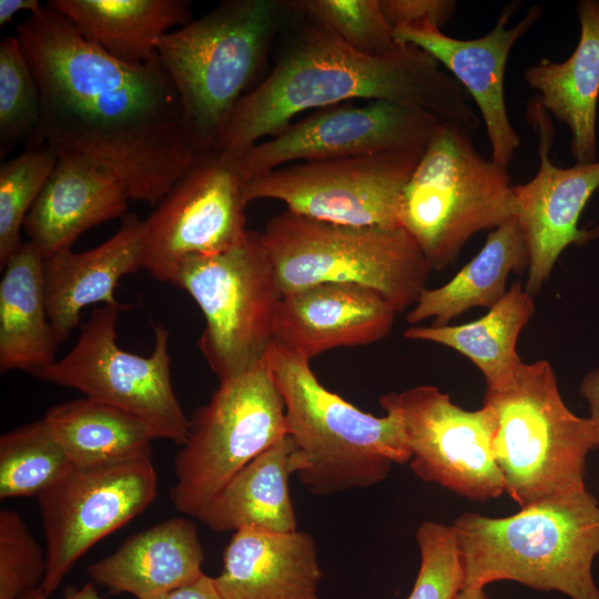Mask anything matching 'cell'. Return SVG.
<instances>
[{
    "mask_svg": "<svg viewBox=\"0 0 599 599\" xmlns=\"http://www.w3.org/2000/svg\"><path fill=\"white\" fill-rule=\"evenodd\" d=\"M224 599H318L322 570L314 538L303 531H234L213 577Z\"/></svg>",
    "mask_w": 599,
    "mask_h": 599,
    "instance_id": "21",
    "label": "cell"
},
{
    "mask_svg": "<svg viewBox=\"0 0 599 599\" xmlns=\"http://www.w3.org/2000/svg\"><path fill=\"white\" fill-rule=\"evenodd\" d=\"M595 3H596V6H597V8L599 10V0H595Z\"/></svg>",
    "mask_w": 599,
    "mask_h": 599,
    "instance_id": "43",
    "label": "cell"
},
{
    "mask_svg": "<svg viewBox=\"0 0 599 599\" xmlns=\"http://www.w3.org/2000/svg\"><path fill=\"white\" fill-rule=\"evenodd\" d=\"M72 464L151 455V429L138 417L84 397L51 406L44 417Z\"/></svg>",
    "mask_w": 599,
    "mask_h": 599,
    "instance_id": "30",
    "label": "cell"
},
{
    "mask_svg": "<svg viewBox=\"0 0 599 599\" xmlns=\"http://www.w3.org/2000/svg\"><path fill=\"white\" fill-rule=\"evenodd\" d=\"M296 16L298 27L274 68L240 100L213 148L244 151L282 132L303 111L354 100L417 108L470 131L478 129L480 120L468 93L423 49L400 43L387 55H366L324 26Z\"/></svg>",
    "mask_w": 599,
    "mask_h": 599,
    "instance_id": "2",
    "label": "cell"
},
{
    "mask_svg": "<svg viewBox=\"0 0 599 599\" xmlns=\"http://www.w3.org/2000/svg\"><path fill=\"white\" fill-rule=\"evenodd\" d=\"M264 361L295 445L296 476L314 496L369 488L412 454L398 416L377 417L328 390L309 361L272 343Z\"/></svg>",
    "mask_w": 599,
    "mask_h": 599,
    "instance_id": "5",
    "label": "cell"
},
{
    "mask_svg": "<svg viewBox=\"0 0 599 599\" xmlns=\"http://www.w3.org/2000/svg\"><path fill=\"white\" fill-rule=\"evenodd\" d=\"M425 149L283 165L248 180L244 201L277 200L332 224L399 227L400 195Z\"/></svg>",
    "mask_w": 599,
    "mask_h": 599,
    "instance_id": "14",
    "label": "cell"
},
{
    "mask_svg": "<svg viewBox=\"0 0 599 599\" xmlns=\"http://www.w3.org/2000/svg\"><path fill=\"white\" fill-rule=\"evenodd\" d=\"M484 403L496 415L505 493L521 508L586 489L592 427L564 403L549 362H522L508 383L486 389Z\"/></svg>",
    "mask_w": 599,
    "mask_h": 599,
    "instance_id": "7",
    "label": "cell"
},
{
    "mask_svg": "<svg viewBox=\"0 0 599 599\" xmlns=\"http://www.w3.org/2000/svg\"><path fill=\"white\" fill-rule=\"evenodd\" d=\"M300 16L313 20L345 44L366 55L383 57L399 47L378 0H287Z\"/></svg>",
    "mask_w": 599,
    "mask_h": 599,
    "instance_id": "33",
    "label": "cell"
},
{
    "mask_svg": "<svg viewBox=\"0 0 599 599\" xmlns=\"http://www.w3.org/2000/svg\"><path fill=\"white\" fill-rule=\"evenodd\" d=\"M130 196L102 167L58 154L55 165L29 211L23 230L43 257L70 250L87 230L122 216Z\"/></svg>",
    "mask_w": 599,
    "mask_h": 599,
    "instance_id": "22",
    "label": "cell"
},
{
    "mask_svg": "<svg viewBox=\"0 0 599 599\" xmlns=\"http://www.w3.org/2000/svg\"><path fill=\"white\" fill-rule=\"evenodd\" d=\"M47 572V551L20 515L0 511V599H19L39 589Z\"/></svg>",
    "mask_w": 599,
    "mask_h": 599,
    "instance_id": "36",
    "label": "cell"
},
{
    "mask_svg": "<svg viewBox=\"0 0 599 599\" xmlns=\"http://www.w3.org/2000/svg\"><path fill=\"white\" fill-rule=\"evenodd\" d=\"M144 221L125 215L105 242L85 252L64 250L43 263L48 317L58 343L80 325L81 312L93 304L126 311L114 296L120 278L141 268Z\"/></svg>",
    "mask_w": 599,
    "mask_h": 599,
    "instance_id": "20",
    "label": "cell"
},
{
    "mask_svg": "<svg viewBox=\"0 0 599 599\" xmlns=\"http://www.w3.org/2000/svg\"><path fill=\"white\" fill-rule=\"evenodd\" d=\"M16 30L41 98L27 145L87 160L112 174L130 200L159 203L196 153L158 54L120 61L48 4Z\"/></svg>",
    "mask_w": 599,
    "mask_h": 599,
    "instance_id": "1",
    "label": "cell"
},
{
    "mask_svg": "<svg viewBox=\"0 0 599 599\" xmlns=\"http://www.w3.org/2000/svg\"><path fill=\"white\" fill-rule=\"evenodd\" d=\"M19 599H49V597L45 596L39 588ZM64 599H100V597L92 583H85L81 588L70 592Z\"/></svg>",
    "mask_w": 599,
    "mask_h": 599,
    "instance_id": "41",
    "label": "cell"
},
{
    "mask_svg": "<svg viewBox=\"0 0 599 599\" xmlns=\"http://www.w3.org/2000/svg\"><path fill=\"white\" fill-rule=\"evenodd\" d=\"M378 402L398 416L418 478L476 501L505 493L494 447L497 420L488 404L466 410L430 385L389 393Z\"/></svg>",
    "mask_w": 599,
    "mask_h": 599,
    "instance_id": "15",
    "label": "cell"
},
{
    "mask_svg": "<svg viewBox=\"0 0 599 599\" xmlns=\"http://www.w3.org/2000/svg\"><path fill=\"white\" fill-rule=\"evenodd\" d=\"M415 536L420 566L408 599H453L465 585L453 526L424 521Z\"/></svg>",
    "mask_w": 599,
    "mask_h": 599,
    "instance_id": "35",
    "label": "cell"
},
{
    "mask_svg": "<svg viewBox=\"0 0 599 599\" xmlns=\"http://www.w3.org/2000/svg\"><path fill=\"white\" fill-rule=\"evenodd\" d=\"M44 257L22 242L3 266L0 282V370L30 374L57 361L59 345L50 324L44 294Z\"/></svg>",
    "mask_w": 599,
    "mask_h": 599,
    "instance_id": "26",
    "label": "cell"
},
{
    "mask_svg": "<svg viewBox=\"0 0 599 599\" xmlns=\"http://www.w3.org/2000/svg\"><path fill=\"white\" fill-rule=\"evenodd\" d=\"M529 254L515 219L493 230L481 250L447 283L425 288L407 313L406 321L418 325H447L474 307L490 308L508 291L509 275L528 270Z\"/></svg>",
    "mask_w": 599,
    "mask_h": 599,
    "instance_id": "28",
    "label": "cell"
},
{
    "mask_svg": "<svg viewBox=\"0 0 599 599\" xmlns=\"http://www.w3.org/2000/svg\"><path fill=\"white\" fill-rule=\"evenodd\" d=\"M393 29L416 24H433L441 29L456 9L454 0H378Z\"/></svg>",
    "mask_w": 599,
    "mask_h": 599,
    "instance_id": "37",
    "label": "cell"
},
{
    "mask_svg": "<svg viewBox=\"0 0 599 599\" xmlns=\"http://www.w3.org/2000/svg\"><path fill=\"white\" fill-rule=\"evenodd\" d=\"M58 153L47 146H27L0 167V266L22 244L24 220L50 176Z\"/></svg>",
    "mask_w": 599,
    "mask_h": 599,
    "instance_id": "32",
    "label": "cell"
},
{
    "mask_svg": "<svg viewBox=\"0 0 599 599\" xmlns=\"http://www.w3.org/2000/svg\"><path fill=\"white\" fill-rule=\"evenodd\" d=\"M295 474V445L286 435L244 466L195 518L217 532L244 528L295 531L288 485Z\"/></svg>",
    "mask_w": 599,
    "mask_h": 599,
    "instance_id": "25",
    "label": "cell"
},
{
    "mask_svg": "<svg viewBox=\"0 0 599 599\" xmlns=\"http://www.w3.org/2000/svg\"><path fill=\"white\" fill-rule=\"evenodd\" d=\"M521 2L506 4L494 28L483 37L457 39L436 26L424 23L394 30L399 43L416 45L443 65L478 106L491 146V160L507 166L520 146V136L511 125L505 100V72L509 53L542 14L532 6L515 24L511 16Z\"/></svg>",
    "mask_w": 599,
    "mask_h": 599,
    "instance_id": "18",
    "label": "cell"
},
{
    "mask_svg": "<svg viewBox=\"0 0 599 599\" xmlns=\"http://www.w3.org/2000/svg\"><path fill=\"white\" fill-rule=\"evenodd\" d=\"M293 17L287 0H227L160 39L156 54L196 154L214 146Z\"/></svg>",
    "mask_w": 599,
    "mask_h": 599,
    "instance_id": "4",
    "label": "cell"
},
{
    "mask_svg": "<svg viewBox=\"0 0 599 599\" xmlns=\"http://www.w3.org/2000/svg\"><path fill=\"white\" fill-rule=\"evenodd\" d=\"M158 599H224L219 592L214 578L203 573L196 580L171 590Z\"/></svg>",
    "mask_w": 599,
    "mask_h": 599,
    "instance_id": "38",
    "label": "cell"
},
{
    "mask_svg": "<svg viewBox=\"0 0 599 599\" xmlns=\"http://www.w3.org/2000/svg\"><path fill=\"white\" fill-rule=\"evenodd\" d=\"M453 599H488L484 588L463 587Z\"/></svg>",
    "mask_w": 599,
    "mask_h": 599,
    "instance_id": "42",
    "label": "cell"
},
{
    "mask_svg": "<svg viewBox=\"0 0 599 599\" xmlns=\"http://www.w3.org/2000/svg\"><path fill=\"white\" fill-rule=\"evenodd\" d=\"M119 312L111 305L94 308L69 353L33 376L120 408L141 419L155 438L183 445L190 419L172 385L169 331L154 325L149 356L130 353L116 344Z\"/></svg>",
    "mask_w": 599,
    "mask_h": 599,
    "instance_id": "11",
    "label": "cell"
},
{
    "mask_svg": "<svg viewBox=\"0 0 599 599\" xmlns=\"http://www.w3.org/2000/svg\"><path fill=\"white\" fill-rule=\"evenodd\" d=\"M534 314L532 295L517 282L478 319L460 325H415L404 332V337L458 352L483 373L487 388L494 389L508 383L522 363L517 341Z\"/></svg>",
    "mask_w": 599,
    "mask_h": 599,
    "instance_id": "29",
    "label": "cell"
},
{
    "mask_svg": "<svg viewBox=\"0 0 599 599\" xmlns=\"http://www.w3.org/2000/svg\"><path fill=\"white\" fill-rule=\"evenodd\" d=\"M241 152L212 148L191 166L144 220L141 268L170 283L189 256L229 250L246 230Z\"/></svg>",
    "mask_w": 599,
    "mask_h": 599,
    "instance_id": "13",
    "label": "cell"
},
{
    "mask_svg": "<svg viewBox=\"0 0 599 599\" xmlns=\"http://www.w3.org/2000/svg\"><path fill=\"white\" fill-rule=\"evenodd\" d=\"M271 139L241 151L246 182L283 165L425 149L444 122L388 101L316 110Z\"/></svg>",
    "mask_w": 599,
    "mask_h": 599,
    "instance_id": "16",
    "label": "cell"
},
{
    "mask_svg": "<svg viewBox=\"0 0 599 599\" xmlns=\"http://www.w3.org/2000/svg\"><path fill=\"white\" fill-rule=\"evenodd\" d=\"M41 116L37 80L18 37L0 42V149L33 139Z\"/></svg>",
    "mask_w": 599,
    "mask_h": 599,
    "instance_id": "34",
    "label": "cell"
},
{
    "mask_svg": "<svg viewBox=\"0 0 599 599\" xmlns=\"http://www.w3.org/2000/svg\"><path fill=\"white\" fill-rule=\"evenodd\" d=\"M580 393L589 404L588 418L593 432L595 448H599V367L590 370L582 378Z\"/></svg>",
    "mask_w": 599,
    "mask_h": 599,
    "instance_id": "39",
    "label": "cell"
},
{
    "mask_svg": "<svg viewBox=\"0 0 599 599\" xmlns=\"http://www.w3.org/2000/svg\"><path fill=\"white\" fill-rule=\"evenodd\" d=\"M71 465L43 418L7 432L0 437V498L38 496Z\"/></svg>",
    "mask_w": 599,
    "mask_h": 599,
    "instance_id": "31",
    "label": "cell"
},
{
    "mask_svg": "<svg viewBox=\"0 0 599 599\" xmlns=\"http://www.w3.org/2000/svg\"><path fill=\"white\" fill-rule=\"evenodd\" d=\"M47 4L83 38L126 63L149 60L163 35L192 21V4L185 0H51Z\"/></svg>",
    "mask_w": 599,
    "mask_h": 599,
    "instance_id": "27",
    "label": "cell"
},
{
    "mask_svg": "<svg viewBox=\"0 0 599 599\" xmlns=\"http://www.w3.org/2000/svg\"><path fill=\"white\" fill-rule=\"evenodd\" d=\"M397 311L378 292L353 283H323L283 295L273 321L274 344L311 361L336 347L386 337Z\"/></svg>",
    "mask_w": 599,
    "mask_h": 599,
    "instance_id": "19",
    "label": "cell"
},
{
    "mask_svg": "<svg viewBox=\"0 0 599 599\" xmlns=\"http://www.w3.org/2000/svg\"><path fill=\"white\" fill-rule=\"evenodd\" d=\"M170 283L202 311L199 347L220 382L264 361L283 293L261 232L247 231L223 252L184 258Z\"/></svg>",
    "mask_w": 599,
    "mask_h": 599,
    "instance_id": "9",
    "label": "cell"
},
{
    "mask_svg": "<svg viewBox=\"0 0 599 599\" xmlns=\"http://www.w3.org/2000/svg\"><path fill=\"white\" fill-rule=\"evenodd\" d=\"M451 526L464 587L510 580L571 599H599L591 571L599 554V504L587 488L504 518L465 512Z\"/></svg>",
    "mask_w": 599,
    "mask_h": 599,
    "instance_id": "3",
    "label": "cell"
},
{
    "mask_svg": "<svg viewBox=\"0 0 599 599\" xmlns=\"http://www.w3.org/2000/svg\"><path fill=\"white\" fill-rule=\"evenodd\" d=\"M204 552L196 526L182 517L132 535L111 555L88 567V573L113 593L158 599L204 572Z\"/></svg>",
    "mask_w": 599,
    "mask_h": 599,
    "instance_id": "23",
    "label": "cell"
},
{
    "mask_svg": "<svg viewBox=\"0 0 599 599\" xmlns=\"http://www.w3.org/2000/svg\"><path fill=\"white\" fill-rule=\"evenodd\" d=\"M261 236L283 295L323 283H353L380 293L399 313L416 303L433 270L400 227L332 224L285 210Z\"/></svg>",
    "mask_w": 599,
    "mask_h": 599,
    "instance_id": "8",
    "label": "cell"
},
{
    "mask_svg": "<svg viewBox=\"0 0 599 599\" xmlns=\"http://www.w3.org/2000/svg\"><path fill=\"white\" fill-rule=\"evenodd\" d=\"M287 435L285 408L265 361L220 382L190 419L174 459V507L196 517L250 461Z\"/></svg>",
    "mask_w": 599,
    "mask_h": 599,
    "instance_id": "10",
    "label": "cell"
},
{
    "mask_svg": "<svg viewBox=\"0 0 599 599\" xmlns=\"http://www.w3.org/2000/svg\"><path fill=\"white\" fill-rule=\"evenodd\" d=\"M156 494L151 455L72 464L37 496L47 544L40 590L49 597L82 555L140 515Z\"/></svg>",
    "mask_w": 599,
    "mask_h": 599,
    "instance_id": "12",
    "label": "cell"
},
{
    "mask_svg": "<svg viewBox=\"0 0 599 599\" xmlns=\"http://www.w3.org/2000/svg\"><path fill=\"white\" fill-rule=\"evenodd\" d=\"M43 4L38 0H0V26H6L21 11L37 12Z\"/></svg>",
    "mask_w": 599,
    "mask_h": 599,
    "instance_id": "40",
    "label": "cell"
},
{
    "mask_svg": "<svg viewBox=\"0 0 599 599\" xmlns=\"http://www.w3.org/2000/svg\"><path fill=\"white\" fill-rule=\"evenodd\" d=\"M577 13L580 38L571 55L562 62L544 58L524 79L539 91L544 109L569 128L576 163L588 164L598 161L599 10L595 0H582Z\"/></svg>",
    "mask_w": 599,
    "mask_h": 599,
    "instance_id": "24",
    "label": "cell"
},
{
    "mask_svg": "<svg viewBox=\"0 0 599 599\" xmlns=\"http://www.w3.org/2000/svg\"><path fill=\"white\" fill-rule=\"evenodd\" d=\"M527 114L538 136L539 167L531 180L514 185V193L516 220L529 254L525 288L535 295L567 247L599 235V226L579 227L583 209L599 189V160L570 167L555 165L549 156L555 138L549 113L538 99L530 101Z\"/></svg>",
    "mask_w": 599,
    "mask_h": 599,
    "instance_id": "17",
    "label": "cell"
},
{
    "mask_svg": "<svg viewBox=\"0 0 599 599\" xmlns=\"http://www.w3.org/2000/svg\"><path fill=\"white\" fill-rule=\"evenodd\" d=\"M470 132L441 122L400 195L398 226L436 271L453 264L476 233L517 214L507 166L480 155Z\"/></svg>",
    "mask_w": 599,
    "mask_h": 599,
    "instance_id": "6",
    "label": "cell"
}]
</instances>
